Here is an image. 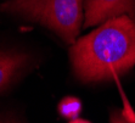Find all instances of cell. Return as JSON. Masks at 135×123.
Returning a JSON list of instances; mask_svg holds the SVG:
<instances>
[{
  "instance_id": "obj_1",
  "label": "cell",
  "mask_w": 135,
  "mask_h": 123,
  "mask_svg": "<svg viewBox=\"0 0 135 123\" xmlns=\"http://www.w3.org/2000/svg\"><path fill=\"white\" fill-rule=\"evenodd\" d=\"M75 76L86 83L118 78L135 66V20L116 16L75 40L69 49Z\"/></svg>"
},
{
  "instance_id": "obj_2",
  "label": "cell",
  "mask_w": 135,
  "mask_h": 123,
  "mask_svg": "<svg viewBox=\"0 0 135 123\" xmlns=\"http://www.w3.org/2000/svg\"><path fill=\"white\" fill-rule=\"evenodd\" d=\"M0 9L45 26L67 44H74L84 23V0H11Z\"/></svg>"
},
{
  "instance_id": "obj_3",
  "label": "cell",
  "mask_w": 135,
  "mask_h": 123,
  "mask_svg": "<svg viewBox=\"0 0 135 123\" xmlns=\"http://www.w3.org/2000/svg\"><path fill=\"white\" fill-rule=\"evenodd\" d=\"M120 15H127L135 20V0H84L83 27L99 26Z\"/></svg>"
},
{
  "instance_id": "obj_4",
  "label": "cell",
  "mask_w": 135,
  "mask_h": 123,
  "mask_svg": "<svg viewBox=\"0 0 135 123\" xmlns=\"http://www.w3.org/2000/svg\"><path fill=\"white\" fill-rule=\"evenodd\" d=\"M27 63V56L17 53H0V92L6 89Z\"/></svg>"
},
{
  "instance_id": "obj_5",
  "label": "cell",
  "mask_w": 135,
  "mask_h": 123,
  "mask_svg": "<svg viewBox=\"0 0 135 123\" xmlns=\"http://www.w3.org/2000/svg\"><path fill=\"white\" fill-rule=\"evenodd\" d=\"M59 112L61 116H63L67 120H75L78 118L80 111H82V102L80 100L73 96H67L62 99L61 102L59 104Z\"/></svg>"
},
{
  "instance_id": "obj_6",
  "label": "cell",
  "mask_w": 135,
  "mask_h": 123,
  "mask_svg": "<svg viewBox=\"0 0 135 123\" xmlns=\"http://www.w3.org/2000/svg\"><path fill=\"white\" fill-rule=\"evenodd\" d=\"M110 123H130V121L128 120L126 113L122 112V110L116 108L110 115Z\"/></svg>"
},
{
  "instance_id": "obj_7",
  "label": "cell",
  "mask_w": 135,
  "mask_h": 123,
  "mask_svg": "<svg viewBox=\"0 0 135 123\" xmlns=\"http://www.w3.org/2000/svg\"><path fill=\"white\" fill-rule=\"evenodd\" d=\"M69 123H90L86 120H82V118H75V120H72Z\"/></svg>"
},
{
  "instance_id": "obj_8",
  "label": "cell",
  "mask_w": 135,
  "mask_h": 123,
  "mask_svg": "<svg viewBox=\"0 0 135 123\" xmlns=\"http://www.w3.org/2000/svg\"><path fill=\"white\" fill-rule=\"evenodd\" d=\"M3 123H6V122H3Z\"/></svg>"
}]
</instances>
